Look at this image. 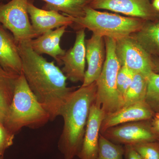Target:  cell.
<instances>
[{"label":"cell","mask_w":159,"mask_h":159,"mask_svg":"<svg viewBox=\"0 0 159 159\" xmlns=\"http://www.w3.org/2000/svg\"><path fill=\"white\" fill-rule=\"evenodd\" d=\"M148 78L141 74H135L131 84L123 97L124 106L145 102L148 88Z\"/></svg>","instance_id":"cell-20"},{"label":"cell","mask_w":159,"mask_h":159,"mask_svg":"<svg viewBox=\"0 0 159 159\" xmlns=\"http://www.w3.org/2000/svg\"><path fill=\"white\" fill-rule=\"evenodd\" d=\"M152 4L153 8L157 11H159V0H153Z\"/></svg>","instance_id":"cell-29"},{"label":"cell","mask_w":159,"mask_h":159,"mask_svg":"<svg viewBox=\"0 0 159 159\" xmlns=\"http://www.w3.org/2000/svg\"><path fill=\"white\" fill-rule=\"evenodd\" d=\"M49 121V114L32 93L22 73L16 83L13 99L3 125L15 135L24 127L39 128Z\"/></svg>","instance_id":"cell-3"},{"label":"cell","mask_w":159,"mask_h":159,"mask_svg":"<svg viewBox=\"0 0 159 159\" xmlns=\"http://www.w3.org/2000/svg\"><path fill=\"white\" fill-rule=\"evenodd\" d=\"M124 146L111 142L100 134L96 159H124Z\"/></svg>","instance_id":"cell-21"},{"label":"cell","mask_w":159,"mask_h":159,"mask_svg":"<svg viewBox=\"0 0 159 159\" xmlns=\"http://www.w3.org/2000/svg\"><path fill=\"white\" fill-rule=\"evenodd\" d=\"M68 27L63 26L47 31L35 39H31L29 42L31 48L40 55L48 54L56 61L58 66H62L60 58L66 51L61 48L60 43Z\"/></svg>","instance_id":"cell-16"},{"label":"cell","mask_w":159,"mask_h":159,"mask_svg":"<svg viewBox=\"0 0 159 159\" xmlns=\"http://www.w3.org/2000/svg\"><path fill=\"white\" fill-rule=\"evenodd\" d=\"M96 81L81 86L71 93L63 106L60 115L64 125L58 143L65 159H73L81 149L90 110L97 96Z\"/></svg>","instance_id":"cell-2"},{"label":"cell","mask_w":159,"mask_h":159,"mask_svg":"<svg viewBox=\"0 0 159 159\" xmlns=\"http://www.w3.org/2000/svg\"><path fill=\"white\" fill-rule=\"evenodd\" d=\"M135 73L124 66H121L117 75V87L122 97L124 94L131 84Z\"/></svg>","instance_id":"cell-23"},{"label":"cell","mask_w":159,"mask_h":159,"mask_svg":"<svg viewBox=\"0 0 159 159\" xmlns=\"http://www.w3.org/2000/svg\"><path fill=\"white\" fill-rule=\"evenodd\" d=\"M85 39V29L77 30L74 46L60 58L63 65L61 71L72 82L83 83L84 80L86 53Z\"/></svg>","instance_id":"cell-10"},{"label":"cell","mask_w":159,"mask_h":159,"mask_svg":"<svg viewBox=\"0 0 159 159\" xmlns=\"http://www.w3.org/2000/svg\"><path fill=\"white\" fill-rule=\"evenodd\" d=\"M152 72L159 74V57L151 56Z\"/></svg>","instance_id":"cell-28"},{"label":"cell","mask_w":159,"mask_h":159,"mask_svg":"<svg viewBox=\"0 0 159 159\" xmlns=\"http://www.w3.org/2000/svg\"><path fill=\"white\" fill-rule=\"evenodd\" d=\"M20 75L9 73L0 66V122L3 124L14 95Z\"/></svg>","instance_id":"cell-18"},{"label":"cell","mask_w":159,"mask_h":159,"mask_svg":"<svg viewBox=\"0 0 159 159\" xmlns=\"http://www.w3.org/2000/svg\"><path fill=\"white\" fill-rule=\"evenodd\" d=\"M28 11L32 28L38 36L55 28L71 26L73 24L69 16L54 10L39 9L34 6L33 1H29Z\"/></svg>","instance_id":"cell-13"},{"label":"cell","mask_w":159,"mask_h":159,"mask_svg":"<svg viewBox=\"0 0 159 159\" xmlns=\"http://www.w3.org/2000/svg\"><path fill=\"white\" fill-rule=\"evenodd\" d=\"M86 59L88 68L81 86H86L97 81L102 72L106 58L104 37L93 33L86 40Z\"/></svg>","instance_id":"cell-14"},{"label":"cell","mask_w":159,"mask_h":159,"mask_svg":"<svg viewBox=\"0 0 159 159\" xmlns=\"http://www.w3.org/2000/svg\"><path fill=\"white\" fill-rule=\"evenodd\" d=\"M0 66L5 70L20 75L22 61L18 46L13 35L0 25Z\"/></svg>","instance_id":"cell-15"},{"label":"cell","mask_w":159,"mask_h":159,"mask_svg":"<svg viewBox=\"0 0 159 159\" xmlns=\"http://www.w3.org/2000/svg\"><path fill=\"white\" fill-rule=\"evenodd\" d=\"M83 17L70 16L75 30L88 29L93 34L115 40L129 36L139 31L146 21L138 18L98 11L87 6Z\"/></svg>","instance_id":"cell-4"},{"label":"cell","mask_w":159,"mask_h":159,"mask_svg":"<svg viewBox=\"0 0 159 159\" xmlns=\"http://www.w3.org/2000/svg\"><path fill=\"white\" fill-rule=\"evenodd\" d=\"M105 114L95 102L91 106L82 146L77 156L80 159H96L99 149L100 130Z\"/></svg>","instance_id":"cell-11"},{"label":"cell","mask_w":159,"mask_h":159,"mask_svg":"<svg viewBox=\"0 0 159 159\" xmlns=\"http://www.w3.org/2000/svg\"><path fill=\"white\" fill-rule=\"evenodd\" d=\"M133 146L143 159H159V144L157 142L140 143Z\"/></svg>","instance_id":"cell-24"},{"label":"cell","mask_w":159,"mask_h":159,"mask_svg":"<svg viewBox=\"0 0 159 159\" xmlns=\"http://www.w3.org/2000/svg\"><path fill=\"white\" fill-rule=\"evenodd\" d=\"M89 6L96 10H110L146 21L159 20V11L149 0H92Z\"/></svg>","instance_id":"cell-9"},{"label":"cell","mask_w":159,"mask_h":159,"mask_svg":"<svg viewBox=\"0 0 159 159\" xmlns=\"http://www.w3.org/2000/svg\"><path fill=\"white\" fill-rule=\"evenodd\" d=\"M0 159H4V158H3V156H0Z\"/></svg>","instance_id":"cell-30"},{"label":"cell","mask_w":159,"mask_h":159,"mask_svg":"<svg viewBox=\"0 0 159 159\" xmlns=\"http://www.w3.org/2000/svg\"><path fill=\"white\" fill-rule=\"evenodd\" d=\"M104 38L105 61L101 74L96 81L97 92L95 102L107 116L122 108L124 100L117 87V75L121 66L116 54V40L109 37Z\"/></svg>","instance_id":"cell-5"},{"label":"cell","mask_w":159,"mask_h":159,"mask_svg":"<svg viewBox=\"0 0 159 159\" xmlns=\"http://www.w3.org/2000/svg\"><path fill=\"white\" fill-rule=\"evenodd\" d=\"M125 159H143L138 152L134 148L133 145H124Z\"/></svg>","instance_id":"cell-26"},{"label":"cell","mask_w":159,"mask_h":159,"mask_svg":"<svg viewBox=\"0 0 159 159\" xmlns=\"http://www.w3.org/2000/svg\"><path fill=\"white\" fill-rule=\"evenodd\" d=\"M14 135L0 122V156H4L6 149L13 144Z\"/></svg>","instance_id":"cell-25"},{"label":"cell","mask_w":159,"mask_h":159,"mask_svg":"<svg viewBox=\"0 0 159 159\" xmlns=\"http://www.w3.org/2000/svg\"><path fill=\"white\" fill-rule=\"evenodd\" d=\"M154 115L145 102L123 107L116 111L105 116L101 124L100 133L102 134L108 129L120 124L151 120Z\"/></svg>","instance_id":"cell-12"},{"label":"cell","mask_w":159,"mask_h":159,"mask_svg":"<svg viewBox=\"0 0 159 159\" xmlns=\"http://www.w3.org/2000/svg\"><path fill=\"white\" fill-rule=\"evenodd\" d=\"M116 54L124 66L148 78L152 72L151 56L130 35L116 40Z\"/></svg>","instance_id":"cell-8"},{"label":"cell","mask_w":159,"mask_h":159,"mask_svg":"<svg viewBox=\"0 0 159 159\" xmlns=\"http://www.w3.org/2000/svg\"><path fill=\"white\" fill-rule=\"evenodd\" d=\"M145 102L155 114L159 113V74L152 72L148 77Z\"/></svg>","instance_id":"cell-22"},{"label":"cell","mask_w":159,"mask_h":159,"mask_svg":"<svg viewBox=\"0 0 159 159\" xmlns=\"http://www.w3.org/2000/svg\"><path fill=\"white\" fill-rule=\"evenodd\" d=\"M151 120L152 126L153 130L159 135V113L155 114Z\"/></svg>","instance_id":"cell-27"},{"label":"cell","mask_w":159,"mask_h":159,"mask_svg":"<svg viewBox=\"0 0 159 159\" xmlns=\"http://www.w3.org/2000/svg\"><path fill=\"white\" fill-rule=\"evenodd\" d=\"M45 2L43 9L61 11L73 17L84 16V9L92 0H41Z\"/></svg>","instance_id":"cell-19"},{"label":"cell","mask_w":159,"mask_h":159,"mask_svg":"<svg viewBox=\"0 0 159 159\" xmlns=\"http://www.w3.org/2000/svg\"><path fill=\"white\" fill-rule=\"evenodd\" d=\"M157 142H158L159 144V140H158V141H157Z\"/></svg>","instance_id":"cell-31"},{"label":"cell","mask_w":159,"mask_h":159,"mask_svg":"<svg viewBox=\"0 0 159 159\" xmlns=\"http://www.w3.org/2000/svg\"><path fill=\"white\" fill-rule=\"evenodd\" d=\"M150 120L120 124L108 129L102 135L111 142L121 145L157 142L159 135L153 130Z\"/></svg>","instance_id":"cell-7"},{"label":"cell","mask_w":159,"mask_h":159,"mask_svg":"<svg viewBox=\"0 0 159 159\" xmlns=\"http://www.w3.org/2000/svg\"><path fill=\"white\" fill-rule=\"evenodd\" d=\"M29 0H11L0 4V23L13 35L17 43L38 37L29 20Z\"/></svg>","instance_id":"cell-6"},{"label":"cell","mask_w":159,"mask_h":159,"mask_svg":"<svg viewBox=\"0 0 159 159\" xmlns=\"http://www.w3.org/2000/svg\"><path fill=\"white\" fill-rule=\"evenodd\" d=\"M130 36L150 56L159 57V20L146 21L140 30Z\"/></svg>","instance_id":"cell-17"},{"label":"cell","mask_w":159,"mask_h":159,"mask_svg":"<svg viewBox=\"0 0 159 159\" xmlns=\"http://www.w3.org/2000/svg\"><path fill=\"white\" fill-rule=\"evenodd\" d=\"M1 1H2V0H0V2H1Z\"/></svg>","instance_id":"cell-32"},{"label":"cell","mask_w":159,"mask_h":159,"mask_svg":"<svg viewBox=\"0 0 159 159\" xmlns=\"http://www.w3.org/2000/svg\"><path fill=\"white\" fill-rule=\"evenodd\" d=\"M29 41L18 43L22 73L29 88L48 112L50 121L60 115L63 106L75 88L69 87L67 77L54 61H48L31 48Z\"/></svg>","instance_id":"cell-1"}]
</instances>
